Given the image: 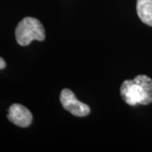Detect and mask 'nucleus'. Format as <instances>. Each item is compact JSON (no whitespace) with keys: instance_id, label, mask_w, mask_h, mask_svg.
Wrapping results in <instances>:
<instances>
[{"instance_id":"1","label":"nucleus","mask_w":152,"mask_h":152,"mask_svg":"<svg viewBox=\"0 0 152 152\" xmlns=\"http://www.w3.org/2000/svg\"><path fill=\"white\" fill-rule=\"evenodd\" d=\"M121 97L129 106L148 105L152 102V80L145 75L123 82L120 88Z\"/></svg>"},{"instance_id":"2","label":"nucleus","mask_w":152,"mask_h":152,"mask_svg":"<svg viewBox=\"0 0 152 152\" xmlns=\"http://www.w3.org/2000/svg\"><path fill=\"white\" fill-rule=\"evenodd\" d=\"M45 29L37 19L26 17L17 25L15 38L19 45L26 47L32 41L42 42L45 40Z\"/></svg>"},{"instance_id":"3","label":"nucleus","mask_w":152,"mask_h":152,"mask_svg":"<svg viewBox=\"0 0 152 152\" xmlns=\"http://www.w3.org/2000/svg\"><path fill=\"white\" fill-rule=\"evenodd\" d=\"M60 102L66 111L75 117H86L91 113V108L86 104L80 102L69 89H64L60 94Z\"/></svg>"},{"instance_id":"4","label":"nucleus","mask_w":152,"mask_h":152,"mask_svg":"<svg viewBox=\"0 0 152 152\" xmlns=\"http://www.w3.org/2000/svg\"><path fill=\"white\" fill-rule=\"evenodd\" d=\"M8 119L21 128H27L32 123V114L30 110L20 104H13L9 108Z\"/></svg>"},{"instance_id":"5","label":"nucleus","mask_w":152,"mask_h":152,"mask_svg":"<svg viewBox=\"0 0 152 152\" xmlns=\"http://www.w3.org/2000/svg\"><path fill=\"white\" fill-rule=\"evenodd\" d=\"M136 10L141 21L152 26V0H137Z\"/></svg>"},{"instance_id":"6","label":"nucleus","mask_w":152,"mask_h":152,"mask_svg":"<svg viewBox=\"0 0 152 152\" xmlns=\"http://www.w3.org/2000/svg\"><path fill=\"white\" fill-rule=\"evenodd\" d=\"M5 67H6L5 61L0 57V69H4Z\"/></svg>"}]
</instances>
